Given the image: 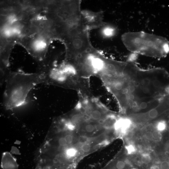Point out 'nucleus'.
I'll list each match as a JSON object with an SVG mask.
<instances>
[{
	"mask_svg": "<svg viewBox=\"0 0 169 169\" xmlns=\"http://www.w3.org/2000/svg\"><path fill=\"white\" fill-rule=\"evenodd\" d=\"M67 144H70L72 143L73 139L72 136L67 135L64 137Z\"/></svg>",
	"mask_w": 169,
	"mask_h": 169,
	"instance_id": "ddd939ff",
	"label": "nucleus"
},
{
	"mask_svg": "<svg viewBox=\"0 0 169 169\" xmlns=\"http://www.w3.org/2000/svg\"><path fill=\"white\" fill-rule=\"evenodd\" d=\"M153 156L152 152L148 151H145L140 154V161L143 165H147L152 161Z\"/></svg>",
	"mask_w": 169,
	"mask_h": 169,
	"instance_id": "0eeeda50",
	"label": "nucleus"
},
{
	"mask_svg": "<svg viewBox=\"0 0 169 169\" xmlns=\"http://www.w3.org/2000/svg\"><path fill=\"white\" fill-rule=\"evenodd\" d=\"M117 32V29L115 27L110 24H107L104 26L101 30L102 36L107 38L114 36Z\"/></svg>",
	"mask_w": 169,
	"mask_h": 169,
	"instance_id": "423d86ee",
	"label": "nucleus"
},
{
	"mask_svg": "<svg viewBox=\"0 0 169 169\" xmlns=\"http://www.w3.org/2000/svg\"><path fill=\"white\" fill-rule=\"evenodd\" d=\"M159 166L160 169H169V162L167 161H162Z\"/></svg>",
	"mask_w": 169,
	"mask_h": 169,
	"instance_id": "f8f14e48",
	"label": "nucleus"
},
{
	"mask_svg": "<svg viewBox=\"0 0 169 169\" xmlns=\"http://www.w3.org/2000/svg\"><path fill=\"white\" fill-rule=\"evenodd\" d=\"M84 129L86 132L91 133L95 129V126L92 123H88L85 125Z\"/></svg>",
	"mask_w": 169,
	"mask_h": 169,
	"instance_id": "1a4fd4ad",
	"label": "nucleus"
},
{
	"mask_svg": "<svg viewBox=\"0 0 169 169\" xmlns=\"http://www.w3.org/2000/svg\"><path fill=\"white\" fill-rule=\"evenodd\" d=\"M1 166L3 169H18L16 159L8 152L3 153Z\"/></svg>",
	"mask_w": 169,
	"mask_h": 169,
	"instance_id": "20e7f679",
	"label": "nucleus"
},
{
	"mask_svg": "<svg viewBox=\"0 0 169 169\" xmlns=\"http://www.w3.org/2000/svg\"><path fill=\"white\" fill-rule=\"evenodd\" d=\"M169 73L165 69H144L133 61L124 62L122 70L112 79L109 91L122 115L147 112L157 107L167 94Z\"/></svg>",
	"mask_w": 169,
	"mask_h": 169,
	"instance_id": "f257e3e1",
	"label": "nucleus"
},
{
	"mask_svg": "<svg viewBox=\"0 0 169 169\" xmlns=\"http://www.w3.org/2000/svg\"><path fill=\"white\" fill-rule=\"evenodd\" d=\"M78 150L76 148L71 147L67 149L65 152L66 156L69 157H74L77 155Z\"/></svg>",
	"mask_w": 169,
	"mask_h": 169,
	"instance_id": "6e6552de",
	"label": "nucleus"
},
{
	"mask_svg": "<svg viewBox=\"0 0 169 169\" xmlns=\"http://www.w3.org/2000/svg\"><path fill=\"white\" fill-rule=\"evenodd\" d=\"M149 169H160V166L157 163H153L150 165Z\"/></svg>",
	"mask_w": 169,
	"mask_h": 169,
	"instance_id": "2eb2a0df",
	"label": "nucleus"
},
{
	"mask_svg": "<svg viewBox=\"0 0 169 169\" xmlns=\"http://www.w3.org/2000/svg\"><path fill=\"white\" fill-rule=\"evenodd\" d=\"M122 41L130 52L154 58L169 54V41L166 38L143 31L130 32L122 36Z\"/></svg>",
	"mask_w": 169,
	"mask_h": 169,
	"instance_id": "7ed1b4c3",
	"label": "nucleus"
},
{
	"mask_svg": "<svg viewBox=\"0 0 169 169\" xmlns=\"http://www.w3.org/2000/svg\"><path fill=\"white\" fill-rule=\"evenodd\" d=\"M90 145L88 143H84L81 146V148L82 151L85 152L89 151L91 149Z\"/></svg>",
	"mask_w": 169,
	"mask_h": 169,
	"instance_id": "9b49d317",
	"label": "nucleus"
},
{
	"mask_svg": "<svg viewBox=\"0 0 169 169\" xmlns=\"http://www.w3.org/2000/svg\"><path fill=\"white\" fill-rule=\"evenodd\" d=\"M82 16L87 24L96 26L100 24V19L99 13H95L87 11L82 12Z\"/></svg>",
	"mask_w": 169,
	"mask_h": 169,
	"instance_id": "39448f33",
	"label": "nucleus"
},
{
	"mask_svg": "<svg viewBox=\"0 0 169 169\" xmlns=\"http://www.w3.org/2000/svg\"><path fill=\"white\" fill-rule=\"evenodd\" d=\"M44 82V75L41 72L31 74L9 73L5 81L4 93L5 108L11 110L24 104L30 91L36 85Z\"/></svg>",
	"mask_w": 169,
	"mask_h": 169,
	"instance_id": "f03ea898",
	"label": "nucleus"
},
{
	"mask_svg": "<svg viewBox=\"0 0 169 169\" xmlns=\"http://www.w3.org/2000/svg\"><path fill=\"white\" fill-rule=\"evenodd\" d=\"M127 163L126 161H119L116 164V167L117 169H124L127 165Z\"/></svg>",
	"mask_w": 169,
	"mask_h": 169,
	"instance_id": "9d476101",
	"label": "nucleus"
},
{
	"mask_svg": "<svg viewBox=\"0 0 169 169\" xmlns=\"http://www.w3.org/2000/svg\"><path fill=\"white\" fill-rule=\"evenodd\" d=\"M59 143L60 146H65L67 144L64 137H61L59 139Z\"/></svg>",
	"mask_w": 169,
	"mask_h": 169,
	"instance_id": "4468645a",
	"label": "nucleus"
}]
</instances>
